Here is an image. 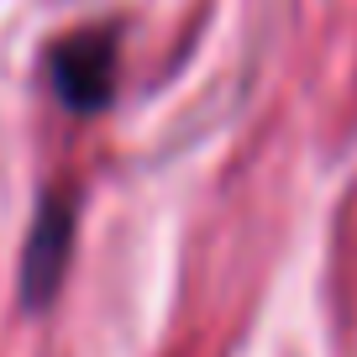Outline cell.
<instances>
[{
	"label": "cell",
	"instance_id": "cell-1",
	"mask_svg": "<svg viewBox=\"0 0 357 357\" xmlns=\"http://www.w3.org/2000/svg\"><path fill=\"white\" fill-rule=\"evenodd\" d=\"M53 63H58V68H53L58 95H63L74 111H95V105H105L111 79H116V43H111L105 32L74 37L68 47H58Z\"/></svg>",
	"mask_w": 357,
	"mask_h": 357
},
{
	"label": "cell",
	"instance_id": "cell-2",
	"mask_svg": "<svg viewBox=\"0 0 357 357\" xmlns=\"http://www.w3.org/2000/svg\"><path fill=\"white\" fill-rule=\"evenodd\" d=\"M63 257H68V205L47 200L37 211L32 242H26V257H22V289L32 305H43L53 294L58 273H63Z\"/></svg>",
	"mask_w": 357,
	"mask_h": 357
}]
</instances>
